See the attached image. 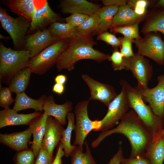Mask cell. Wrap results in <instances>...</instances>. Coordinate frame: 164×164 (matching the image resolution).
Returning <instances> with one entry per match:
<instances>
[{"instance_id":"d4e9b609","label":"cell","mask_w":164,"mask_h":164,"mask_svg":"<svg viewBox=\"0 0 164 164\" xmlns=\"http://www.w3.org/2000/svg\"><path fill=\"white\" fill-rule=\"evenodd\" d=\"M32 73L31 70L27 67L15 74L8 84L12 93L17 94L25 92L29 84Z\"/></svg>"},{"instance_id":"4dcf8cb0","label":"cell","mask_w":164,"mask_h":164,"mask_svg":"<svg viewBox=\"0 0 164 164\" xmlns=\"http://www.w3.org/2000/svg\"><path fill=\"white\" fill-rule=\"evenodd\" d=\"M138 23H135L122 26H117L110 29L111 33H120L124 37L132 40L140 38L139 32Z\"/></svg>"},{"instance_id":"3957f363","label":"cell","mask_w":164,"mask_h":164,"mask_svg":"<svg viewBox=\"0 0 164 164\" xmlns=\"http://www.w3.org/2000/svg\"><path fill=\"white\" fill-rule=\"evenodd\" d=\"M119 82L125 93L130 108L149 132L152 139L155 138L161 133L164 128V119L155 114L150 106L146 104L136 87H132L124 80H121Z\"/></svg>"},{"instance_id":"c3c4849f","label":"cell","mask_w":164,"mask_h":164,"mask_svg":"<svg viewBox=\"0 0 164 164\" xmlns=\"http://www.w3.org/2000/svg\"><path fill=\"white\" fill-rule=\"evenodd\" d=\"M10 38H11L10 37L4 36L1 34H0V39H2L5 40L7 41Z\"/></svg>"},{"instance_id":"681fc988","label":"cell","mask_w":164,"mask_h":164,"mask_svg":"<svg viewBox=\"0 0 164 164\" xmlns=\"http://www.w3.org/2000/svg\"><path fill=\"white\" fill-rule=\"evenodd\" d=\"M162 133H164V129H163V130H162Z\"/></svg>"},{"instance_id":"e575fe53","label":"cell","mask_w":164,"mask_h":164,"mask_svg":"<svg viewBox=\"0 0 164 164\" xmlns=\"http://www.w3.org/2000/svg\"><path fill=\"white\" fill-rule=\"evenodd\" d=\"M108 60L111 62L114 71L125 70L124 57L121 52L117 49L114 50Z\"/></svg>"},{"instance_id":"ab89813d","label":"cell","mask_w":164,"mask_h":164,"mask_svg":"<svg viewBox=\"0 0 164 164\" xmlns=\"http://www.w3.org/2000/svg\"><path fill=\"white\" fill-rule=\"evenodd\" d=\"M89 16L87 15L75 13L71 14L70 15L66 18L65 20L66 23L73 27H77L82 24Z\"/></svg>"},{"instance_id":"cb8c5ba5","label":"cell","mask_w":164,"mask_h":164,"mask_svg":"<svg viewBox=\"0 0 164 164\" xmlns=\"http://www.w3.org/2000/svg\"><path fill=\"white\" fill-rule=\"evenodd\" d=\"M145 155L150 164H163L164 161V134L152 139L147 146Z\"/></svg>"},{"instance_id":"4fadbf2b","label":"cell","mask_w":164,"mask_h":164,"mask_svg":"<svg viewBox=\"0 0 164 164\" xmlns=\"http://www.w3.org/2000/svg\"><path fill=\"white\" fill-rule=\"evenodd\" d=\"M82 80L89 87L90 92V100H97L108 107L117 95L112 86L101 83L86 74L81 76Z\"/></svg>"},{"instance_id":"7bdbcfd3","label":"cell","mask_w":164,"mask_h":164,"mask_svg":"<svg viewBox=\"0 0 164 164\" xmlns=\"http://www.w3.org/2000/svg\"><path fill=\"white\" fill-rule=\"evenodd\" d=\"M64 155L63 146L60 142L59 143L56 154L52 164H62V158Z\"/></svg>"},{"instance_id":"2e32d148","label":"cell","mask_w":164,"mask_h":164,"mask_svg":"<svg viewBox=\"0 0 164 164\" xmlns=\"http://www.w3.org/2000/svg\"><path fill=\"white\" fill-rule=\"evenodd\" d=\"M13 109L9 108L0 111V128L9 126L29 125L35 118L39 115L41 112L35 111L28 114H19Z\"/></svg>"},{"instance_id":"603a6c76","label":"cell","mask_w":164,"mask_h":164,"mask_svg":"<svg viewBox=\"0 0 164 164\" xmlns=\"http://www.w3.org/2000/svg\"><path fill=\"white\" fill-rule=\"evenodd\" d=\"M47 97L43 95L38 99H35L27 96L25 92L16 94L13 109L17 112L27 109L41 112L43 110Z\"/></svg>"},{"instance_id":"ba28073f","label":"cell","mask_w":164,"mask_h":164,"mask_svg":"<svg viewBox=\"0 0 164 164\" xmlns=\"http://www.w3.org/2000/svg\"><path fill=\"white\" fill-rule=\"evenodd\" d=\"M90 101L88 99L79 102L74 110L76 120L74 129L75 138L73 145L83 149L87 135L96 128L95 121L91 120L88 115L87 109Z\"/></svg>"},{"instance_id":"5bb4252c","label":"cell","mask_w":164,"mask_h":164,"mask_svg":"<svg viewBox=\"0 0 164 164\" xmlns=\"http://www.w3.org/2000/svg\"><path fill=\"white\" fill-rule=\"evenodd\" d=\"M62 39L55 37L49 29H44L26 36L24 49L30 51L31 58Z\"/></svg>"},{"instance_id":"f546056e","label":"cell","mask_w":164,"mask_h":164,"mask_svg":"<svg viewBox=\"0 0 164 164\" xmlns=\"http://www.w3.org/2000/svg\"><path fill=\"white\" fill-rule=\"evenodd\" d=\"M85 150L84 152L83 149L76 146L71 155V164H97L91 152L87 141L84 144Z\"/></svg>"},{"instance_id":"f35d334b","label":"cell","mask_w":164,"mask_h":164,"mask_svg":"<svg viewBox=\"0 0 164 164\" xmlns=\"http://www.w3.org/2000/svg\"><path fill=\"white\" fill-rule=\"evenodd\" d=\"M120 39L121 42L120 52L123 57L128 58L133 56L134 53L132 47V40L124 37Z\"/></svg>"},{"instance_id":"484cf974","label":"cell","mask_w":164,"mask_h":164,"mask_svg":"<svg viewBox=\"0 0 164 164\" xmlns=\"http://www.w3.org/2000/svg\"><path fill=\"white\" fill-rule=\"evenodd\" d=\"M141 29V33L158 31L164 35V12L161 9L149 13Z\"/></svg>"},{"instance_id":"bcb514c9","label":"cell","mask_w":164,"mask_h":164,"mask_svg":"<svg viewBox=\"0 0 164 164\" xmlns=\"http://www.w3.org/2000/svg\"><path fill=\"white\" fill-rule=\"evenodd\" d=\"M67 77L64 74H60L57 75L54 78L55 83H57L64 85L66 82Z\"/></svg>"},{"instance_id":"9c48e42d","label":"cell","mask_w":164,"mask_h":164,"mask_svg":"<svg viewBox=\"0 0 164 164\" xmlns=\"http://www.w3.org/2000/svg\"><path fill=\"white\" fill-rule=\"evenodd\" d=\"M130 108L124 90L121 88L120 93L111 103L104 117L98 120L100 126L96 131L111 129L120 121Z\"/></svg>"},{"instance_id":"d6a6232c","label":"cell","mask_w":164,"mask_h":164,"mask_svg":"<svg viewBox=\"0 0 164 164\" xmlns=\"http://www.w3.org/2000/svg\"><path fill=\"white\" fill-rule=\"evenodd\" d=\"M36 159L31 148L17 152L13 158L14 164H34Z\"/></svg>"},{"instance_id":"ee69618b","label":"cell","mask_w":164,"mask_h":164,"mask_svg":"<svg viewBox=\"0 0 164 164\" xmlns=\"http://www.w3.org/2000/svg\"><path fill=\"white\" fill-rule=\"evenodd\" d=\"M104 6L117 5L119 7L127 4L126 0H101Z\"/></svg>"},{"instance_id":"8992f818","label":"cell","mask_w":164,"mask_h":164,"mask_svg":"<svg viewBox=\"0 0 164 164\" xmlns=\"http://www.w3.org/2000/svg\"><path fill=\"white\" fill-rule=\"evenodd\" d=\"M0 21L2 27L9 34L12 39L15 50L24 49L26 34L30 27L31 22L22 16L12 17L1 7H0Z\"/></svg>"},{"instance_id":"277c9868","label":"cell","mask_w":164,"mask_h":164,"mask_svg":"<svg viewBox=\"0 0 164 164\" xmlns=\"http://www.w3.org/2000/svg\"><path fill=\"white\" fill-rule=\"evenodd\" d=\"M30 51L23 49L13 50L0 43V81L8 84L17 73L28 67Z\"/></svg>"},{"instance_id":"30bf717a","label":"cell","mask_w":164,"mask_h":164,"mask_svg":"<svg viewBox=\"0 0 164 164\" xmlns=\"http://www.w3.org/2000/svg\"><path fill=\"white\" fill-rule=\"evenodd\" d=\"M125 70H130L138 84L136 87L140 90L148 87V84L153 75V68L149 60L138 54L128 58L124 57Z\"/></svg>"},{"instance_id":"8d00e7d4","label":"cell","mask_w":164,"mask_h":164,"mask_svg":"<svg viewBox=\"0 0 164 164\" xmlns=\"http://www.w3.org/2000/svg\"><path fill=\"white\" fill-rule=\"evenodd\" d=\"M97 39L103 41L113 47H121V42L120 38H117L114 34L108 31L99 34Z\"/></svg>"},{"instance_id":"e0dca14e","label":"cell","mask_w":164,"mask_h":164,"mask_svg":"<svg viewBox=\"0 0 164 164\" xmlns=\"http://www.w3.org/2000/svg\"><path fill=\"white\" fill-rule=\"evenodd\" d=\"M72 103L67 101L62 104H56L53 96L47 97L43 110L48 116L53 117L63 126L67 124L66 118L68 114L73 109Z\"/></svg>"},{"instance_id":"1f68e13d","label":"cell","mask_w":164,"mask_h":164,"mask_svg":"<svg viewBox=\"0 0 164 164\" xmlns=\"http://www.w3.org/2000/svg\"><path fill=\"white\" fill-rule=\"evenodd\" d=\"M100 22L99 16L95 13L89 15L82 24L76 28L80 33L91 35L97 30Z\"/></svg>"},{"instance_id":"6da1fadb","label":"cell","mask_w":164,"mask_h":164,"mask_svg":"<svg viewBox=\"0 0 164 164\" xmlns=\"http://www.w3.org/2000/svg\"><path fill=\"white\" fill-rule=\"evenodd\" d=\"M114 134L122 135L129 141L131 147L130 158L144 155L152 138L149 132L131 109L124 116L115 128L101 131L92 141L91 146L93 148L97 147L105 138Z\"/></svg>"},{"instance_id":"d590c367","label":"cell","mask_w":164,"mask_h":164,"mask_svg":"<svg viewBox=\"0 0 164 164\" xmlns=\"http://www.w3.org/2000/svg\"><path fill=\"white\" fill-rule=\"evenodd\" d=\"M12 92L9 87H4L0 89V106L5 108H9V106L14 102L15 99L12 97Z\"/></svg>"},{"instance_id":"7402d4cb","label":"cell","mask_w":164,"mask_h":164,"mask_svg":"<svg viewBox=\"0 0 164 164\" xmlns=\"http://www.w3.org/2000/svg\"><path fill=\"white\" fill-rule=\"evenodd\" d=\"M40 0H9L7 6L10 11L19 16L24 17L29 22L32 21Z\"/></svg>"},{"instance_id":"8fae6325","label":"cell","mask_w":164,"mask_h":164,"mask_svg":"<svg viewBox=\"0 0 164 164\" xmlns=\"http://www.w3.org/2000/svg\"><path fill=\"white\" fill-rule=\"evenodd\" d=\"M157 80L154 87L138 90L145 102L149 104L155 114L164 119V74L159 76Z\"/></svg>"},{"instance_id":"ffe728a7","label":"cell","mask_w":164,"mask_h":164,"mask_svg":"<svg viewBox=\"0 0 164 164\" xmlns=\"http://www.w3.org/2000/svg\"><path fill=\"white\" fill-rule=\"evenodd\" d=\"M48 117L44 112L41 113L39 115L33 119L29 125L33 137L31 148L34 153L36 159L42 146Z\"/></svg>"},{"instance_id":"60d3db41","label":"cell","mask_w":164,"mask_h":164,"mask_svg":"<svg viewBox=\"0 0 164 164\" xmlns=\"http://www.w3.org/2000/svg\"><path fill=\"white\" fill-rule=\"evenodd\" d=\"M121 164H150L145 155H142L134 158L125 159L124 158L121 162Z\"/></svg>"},{"instance_id":"83f0119b","label":"cell","mask_w":164,"mask_h":164,"mask_svg":"<svg viewBox=\"0 0 164 164\" xmlns=\"http://www.w3.org/2000/svg\"><path fill=\"white\" fill-rule=\"evenodd\" d=\"M74 116V114L71 112L67 115V126L63 132L60 142L63 146L64 156L66 157L70 156L76 146L71 145L70 142L72 132L74 130L75 127Z\"/></svg>"},{"instance_id":"5b68a950","label":"cell","mask_w":164,"mask_h":164,"mask_svg":"<svg viewBox=\"0 0 164 164\" xmlns=\"http://www.w3.org/2000/svg\"><path fill=\"white\" fill-rule=\"evenodd\" d=\"M69 42V39H61L30 58L28 67L32 73L39 75L45 74L56 64L61 54L67 48Z\"/></svg>"},{"instance_id":"836d02e7","label":"cell","mask_w":164,"mask_h":164,"mask_svg":"<svg viewBox=\"0 0 164 164\" xmlns=\"http://www.w3.org/2000/svg\"><path fill=\"white\" fill-rule=\"evenodd\" d=\"M150 4V2L147 0H127V5L129 6L137 15H144L149 12L147 10V7Z\"/></svg>"},{"instance_id":"d6986e66","label":"cell","mask_w":164,"mask_h":164,"mask_svg":"<svg viewBox=\"0 0 164 164\" xmlns=\"http://www.w3.org/2000/svg\"><path fill=\"white\" fill-rule=\"evenodd\" d=\"M60 6L64 14L76 13L88 15L96 13L101 8V5L85 0H63Z\"/></svg>"},{"instance_id":"ac0fdd59","label":"cell","mask_w":164,"mask_h":164,"mask_svg":"<svg viewBox=\"0 0 164 164\" xmlns=\"http://www.w3.org/2000/svg\"><path fill=\"white\" fill-rule=\"evenodd\" d=\"M32 133L29 127L26 130L10 134H0V143L17 152L28 148Z\"/></svg>"},{"instance_id":"7dc6e473","label":"cell","mask_w":164,"mask_h":164,"mask_svg":"<svg viewBox=\"0 0 164 164\" xmlns=\"http://www.w3.org/2000/svg\"><path fill=\"white\" fill-rule=\"evenodd\" d=\"M153 7L160 8L164 12V0H159L156 2Z\"/></svg>"},{"instance_id":"f6af8a7d","label":"cell","mask_w":164,"mask_h":164,"mask_svg":"<svg viewBox=\"0 0 164 164\" xmlns=\"http://www.w3.org/2000/svg\"><path fill=\"white\" fill-rule=\"evenodd\" d=\"M64 90V85L55 83L53 86L52 91L56 94H61L63 93Z\"/></svg>"},{"instance_id":"52a82bcc","label":"cell","mask_w":164,"mask_h":164,"mask_svg":"<svg viewBox=\"0 0 164 164\" xmlns=\"http://www.w3.org/2000/svg\"><path fill=\"white\" fill-rule=\"evenodd\" d=\"M143 38L132 40L138 49L137 53L148 57L160 65H164V40L159 33L143 34Z\"/></svg>"},{"instance_id":"74e56055","label":"cell","mask_w":164,"mask_h":164,"mask_svg":"<svg viewBox=\"0 0 164 164\" xmlns=\"http://www.w3.org/2000/svg\"><path fill=\"white\" fill-rule=\"evenodd\" d=\"M44 146L41 147L34 164H52L54 159Z\"/></svg>"},{"instance_id":"7a4b0ae2","label":"cell","mask_w":164,"mask_h":164,"mask_svg":"<svg viewBox=\"0 0 164 164\" xmlns=\"http://www.w3.org/2000/svg\"><path fill=\"white\" fill-rule=\"evenodd\" d=\"M67 49L60 55L56 63L58 72L63 70L70 71L76 63L83 59H90L100 63L108 60L110 55L93 48L97 44L90 34L79 33L69 39Z\"/></svg>"},{"instance_id":"9a60e30c","label":"cell","mask_w":164,"mask_h":164,"mask_svg":"<svg viewBox=\"0 0 164 164\" xmlns=\"http://www.w3.org/2000/svg\"><path fill=\"white\" fill-rule=\"evenodd\" d=\"M63 126L55 118L48 116L42 146L46 149L51 155L53 156L54 149L60 142L62 133L64 129Z\"/></svg>"},{"instance_id":"4316f807","label":"cell","mask_w":164,"mask_h":164,"mask_svg":"<svg viewBox=\"0 0 164 164\" xmlns=\"http://www.w3.org/2000/svg\"><path fill=\"white\" fill-rule=\"evenodd\" d=\"M119 6L117 5L104 6L96 13L101 19L97 30L94 33L99 34L107 31L111 25L114 17L117 12Z\"/></svg>"},{"instance_id":"f1b7e54d","label":"cell","mask_w":164,"mask_h":164,"mask_svg":"<svg viewBox=\"0 0 164 164\" xmlns=\"http://www.w3.org/2000/svg\"><path fill=\"white\" fill-rule=\"evenodd\" d=\"M49 28L53 36L62 39H70L80 33L76 27L66 23L55 22Z\"/></svg>"},{"instance_id":"7c38bea8","label":"cell","mask_w":164,"mask_h":164,"mask_svg":"<svg viewBox=\"0 0 164 164\" xmlns=\"http://www.w3.org/2000/svg\"><path fill=\"white\" fill-rule=\"evenodd\" d=\"M63 20L58 14L52 10L46 0H42L36 8L28 31L31 34L55 22H60Z\"/></svg>"},{"instance_id":"b9f144b4","label":"cell","mask_w":164,"mask_h":164,"mask_svg":"<svg viewBox=\"0 0 164 164\" xmlns=\"http://www.w3.org/2000/svg\"><path fill=\"white\" fill-rule=\"evenodd\" d=\"M124 158L123 152L121 143L117 152L113 155L107 164H121V162Z\"/></svg>"},{"instance_id":"44dd1931","label":"cell","mask_w":164,"mask_h":164,"mask_svg":"<svg viewBox=\"0 0 164 164\" xmlns=\"http://www.w3.org/2000/svg\"><path fill=\"white\" fill-rule=\"evenodd\" d=\"M149 14L140 16L137 15L127 5L119 7L113 17L110 29L129 24L138 23L146 19Z\"/></svg>"}]
</instances>
